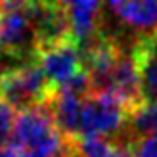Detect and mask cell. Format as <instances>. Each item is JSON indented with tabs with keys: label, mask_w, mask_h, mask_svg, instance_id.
Wrapping results in <instances>:
<instances>
[{
	"label": "cell",
	"mask_w": 157,
	"mask_h": 157,
	"mask_svg": "<svg viewBox=\"0 0 157 157\" xmlns=\"http://www.w3.org/2000/svg\"><path fill=\"white\" fill-rule=\"evenodd\" d=\"M130 109L123 104V100L113 92L88 94L82 100L81 115V136H115L124 128L130 119Z\"/></svg>",
	"instance_id": "obj_1"
},
{
	"label": "cell",
	"mask_w": 157,
	"mask_h": 157,
	"mask_svg": "<svg viewBox=\"0 0 157 157\" xmlns=\"http://www.w3.org/2000/svg\"><path fill=\"white\" fill-rule=\"evenodd\" d=\"M15 119H17V109L0 98V147L10 146Z\"/></svg>",
	"instance_id": "obj_12"
},
{
	"label": "cell",
	"mask_w": 157,
	"mask_h": 157,
	"mask_svg": "<svg viewBox=\"0 0 157 157\" xmlns=\"http://www.w3.org/2000/svg\"><path fill=\"white\" fill-rule=\"evenodd\" d=\"M132 52H134V58L140 69L144 105H155L157 104V35L140 36V40L132 46Z\"/></svg>",
	"instance_id": "obj_8"
},
{
	"label": "cell",
	"mask_w": 157,
	"mask_h": 157,
	"mask_svg": "<svg viewBox=\"0 0 157 157\" xmlns=\"http://www.w3.org/2000/svg\"><path fill=\"white\" fill-rule=\"evenodd\" d=\"M36 50V36L27 10L0 12V52L13 58L31 56Z\"/></svg>",
	"instance_id": "obj_4"
},
{
	"label": "cell",
	"mask_w": 157,
	"mask_h": 157,
	"mask_svg": "<svg viewBox=\"0 0 157 157\" xmlns=\"http://www.w3.org/2000/svg\"><path fill=\"white\" fill-rule=\"evenodd\" d=\"M58 2L69 17L73 38L77 44L88 42L100 33L98 19L101 0H58Z\"/></svg>",
	"instance_id": "obj_7"
},
{
	"label": "cell",
	"mask_w": 157,
	"mask_h": 157,
	"mask_svg": "<svg viewBox=\"0 0 157 157\" xmlns=\"http://www.w3.org/2000/svg\"><path fill=\"white\" fill-rule=\"evenodd\" d=\"M136 157H157V134H144L132 142Z\"/></svg>",
	"instance_id": "obj_13"
},
{
	"label": "cell",
	"mask_w": 157,
	"mask_h": 157,
	"mask_svg": "<svg viewBox=\"0 0 157 157\" xmlns=\"http://www.w3.org/2000/svg\"><path fill=\"white\" fill-rule=\"evenodd\" d=\"M132 128L138 136L144 134H157V104L155 105H142L130 115Z\"/></svg>",
	"instance_id": "obj_11"
},
{
	"label": "cell",
	"mask_w": 157,
	"mask_h": 157,
	"mask_svg": "<svg viewBox=\"0 0 157 157\" xmlns=\"http://www.w3.org/2000/svg\"><path fill=\"white\" fill-rule=\"evenodd\" d=\"M0 77H2V59H0Z\"/></svg>",
	"instance_id": "obj_15"
},
{
	"label": "cell",
	"mask_w": 157,
	"mask_h": 157,
	"mask_svg": "<svg viewBox=\"0 0 157 157\" xmlns=\"http://www.w3.org/2000/svg\"><path fill=\"white\" fill-rule=\"evenodd\" d=\"M111 92L117 94L123 104L134 113L138 107L144 105L142 100V82H140V69L134 58V52H119L111 75Z\"/></svg>",
	"instance_id": "obj_5"
},
{
	"label": "cell",
	"mask_w": 157,
	"mask_h": 157,
	"mask_svg": "<svg viewBox=\"0 0 157 157\" xmlns=\"http://www.w3.org/2000/svg\"><path fill=\"white\" fill-rule=\"evenodd\" d=\"M52 92L54 88L33 59L2 73L0 77V98L17 111L48 101Z\"/></svg>",
	"instance_id": "obj_2"
},
{
	"label": "cell",
	"mask_w": 157,
	"mask_h": 157,
	"mask_svg": "<svg viewBox=\"0 0 157 157\" xmlns=\"http://www.w3.org/2000/svg\"><path fill=\"white\" fill-rule=\"evenodd\" d=\"M109 10L142 36L157 35V0H107Z\"/></svg>",
	"instance_id": "obj_6"
},
{
	"label": "cell",
	"mask_w": 157,
	"mask_h": 157,
	"mask_svg": "<svg viewBox=\"0 0 157 157\" xmlns=\"http://www.w3.org/2000/svg\"><path fill=\"white\" fill-rule=\"evenodd\" d=\"M48 105L54 117V123L65 138H78L81 134V115H82V98L54 90L48 98Z\"/></svg>",
	"instance_id": "obj_9"
},
{
	"label": "cell",
	"mask_w": 157,
	"mask_h": 157,
	"mask_svg": "<svg viewBox=\"0 0 157 157\" xmlns=\"http://www.w3.org/2000/svg\"><path fill=\"white\" fill-rule=\"evenodd\" d=\"M65 157H77V153H75V140H73V147H71V151H69Z\"/></svg>",
	"instance_id": "obj_14"
},
{
	"label": "cell",
	"mask_w": 157,
	"mask_h": 157,
	"mask_svg": "<svg viewBox=\"0 0 157 157\" xmlns=\"http://www.w3.org/2000/svg\"><path fill=\"white\" fill-rule=\"evenodd\" d=\"M77 157H136L132 147L123 144H113L100 136H81L75 138Z\"/></svg>",
	"instance_id": "obj_10"
},
{
	"label": "cell",
	"mask_w": 157,
	"mask_h": 157,
	"mask_svg": "<svg viewBox=\"0 0 157 157\" xmlns=\"http://www.w3.org/2000/svg\"><path fill=\"white\" fill-rule=\"evenodd\" d=\"M33 61L38 65L54 90L59 88L65 81H69L75 73L82 69L81 48L75 40L36 48L33 54Z\"/></svg>",
	"instance_id": "obj_3"
}]
</instances>
